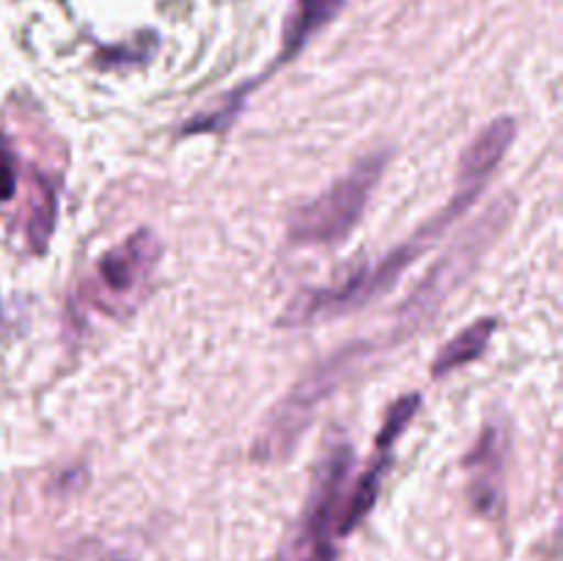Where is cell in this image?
<instances>
[{
	"label": "cell",
	"instance_id": "1",
	"mask_svg": "<svg viewBox=\"0 0 563 561\" xmlns=\"http://www.w3.org/2000/svg\"><path fill=\"white\" fill-rule=\"evenodd\" d=\"M372 344H346L330 358H324L317 369L306 374L278 405L273 407L253 440V460L280 462L295 451L297 440L311 427L319 407L368 361Z\"/></svg>",
	"mask_w": 563,
	"mask_h": 561
},
{
	"label": "cell",
	"instance_id": "2",
	"mask_svg": "<svg viewBox=\"0 0 563 561\" xmlns=\"http://www.w3.org/2000/svg\"><path fill=\"white\" fill-rule=\"evenodd\" d=\"M511 218V201H495L482 218L473 226H467L460 237L454 240V245L432 264L427 275H423L421 284L412 289V295L396 311V330L401 336L416 333L423 322L434 317L440 308L445 306L451 295L471 278V273L476 270V264L482 262V256L487 253V248L498 240V234L504 231V226Z\"/></svg>",
	"mask_w": 563,
	"mask_h": 561
},
{
	"label": "cell",
	"instance_id": "3",
	"mask_svg": "<svg viewBox=\"0 0 563 561\" xmlns=\"http://www.w3.org/2000/svg\"><path fill=\"white\" fill-rule=\"evenodd\" d=\"M385 165H388L385 152L357 160L341 179H335L328 190L291 215L289 240L297 245H335L346 240V234L361 220Z\"/></svg>",
	"mask_w": 563,
	"mask_h": 561
},
{
	"label": "cell",
	"instance_id": "4",
	"mask_svg": "<svg viewBox=\"0 0 563 561\" xmlns=\"http://www.w3.org/2000/svg\"><path fill=\"white\" fill-rule=\"evenodd\" d=\"M159 242L152 231H135L121 245L110 248L97 262V286L113 302L130 300L146 286L148 275L157 267Z\"/></svg>",
	"mask_w": 563,
	"mask_h": 561
},
{
	"label": "cell",
	"instance_id": "5",
	"mask_svg": "<svg viewBox=\"0 0 563 561\" xmlns=\"http://www.w3.org/2000/svg\"><path fill=\"white\" fill-rule=\"evenodd\" d=\"M517 138V121L511 116L489 121L462 152L456 165V182L460 190H482L484 182L493 176V170L504 163L506 152Z\"/></svg>",
	"mask_w": 563,
	"mask_h": 561
},
{
	"label": "cell",
	"instance_id": "6",
	"mask_svg": "<svg viewBox=\"0 0 563 561\" xmlns=\"http://www.w3.org/2000/svg\"><path fill=\"white\" fill-rule=\"evenodd\" d=\"M473 506L484 515H495L500 504V468H504V432L487 429L467 457Z\"/></svg>",
	"mask_w": 563,
	"mask_h": 561
},
{
	"label": "cell",
	"instance_id": "7",
	"mask_svg": "<svg viewBox=\"0 0 563 561\" xmlns=\"http://www.w3.org/2000/svg\"><path fill=\"white\" fill-rule=\"evenodd\" d=\"M495 328H498V322H495V319H489V317L476 319V322L467 324L465 330H460L454 339L445 341V344L440 346L438 358L432 361L434 377H443V374L454 372V369H462L465 363L482 358L484 350H487L489 339L495 336Z\"/></svg>",
	"mask_w": 563,
	"mask_h": 561
},
{
	"label": "cell",
	"instance_id": "8",
	"mask_svg": "<svg viewBox=\"0 0 563 561\" xmlns=\"http://www.w3.org/2000/svg\"><path fill=\"white\" fill-rule=\"evenodd\" d=\"M346 0H297L295 11L286 20L284 31V58L295 55L297 50H302V44L319 31V28L328 25L335 14L341 11Z\"/></svg>",
	"mask_w": 563,
	"mask_h": 561
},
{
	"label": "cell",
	"instance_id": "9",
	"mask_svg": "<svg viewBox=\"0 0 563 561\" xmlns=\"http://www.w3.org/2000/svg\"><path fill=\"white\" fill-rule=\"evenodd\" d=\"M383 476H385V454L357 479L355 487L346 493L344 501V515H341V526H339V537L341 534H350L363 517L372 512L374 501H377L379 487H383Z\"/></svg>",
	"mask_w": 563,
	"mask_h": 561
},
{
	"label": "cell",
	"instance_id": "10",
	"mask_svg": "<svg viewBox=\"0 0 563 561\" xmlns=\"http://www.w3.org/2000/svg\"><path fill=\"white\" fill-rule=\"evenodd\" d=\"M55 215H58V201H55V190L47 179H33V198H31V215H27V240H31L33 251H44L53 237Z\"/></svg>",
	"mask_w": 563,
	"mask_h": 561
},
{
	"label": "cell",
	"instance_id": "11",
	"mask_svg": "<svg viewBox=\"0 0 563 561\" xmlns=\"http://www.w3.org/2000/svg\"><path fill=\"white\" fill-rule=\"evenodd\" d=\"M418 405H421V396L407 394L388 407V416H385L383 427H379V435H377V449L383 451V454L385 449H390V446L399 440V435L410 427V421L418 413Z\"/></svg>",
	"mask_w": 563,
	"mask_h": 561
},
{
	"label": "cell",
	"instance_id": "12",
	"mask_svg": "<svg viewBox=\"0 0 563 561\" xmlns=\"http://www.w3.org/2000/svg\"><path fill=\"white\" fill-rule=\"evenodd\" d=\"M16 190V160L9 141L0 135V204L9 201Z\"/></svg>",
	"mask_w": 563,
	"mask_h": 561
}]
</instances>
